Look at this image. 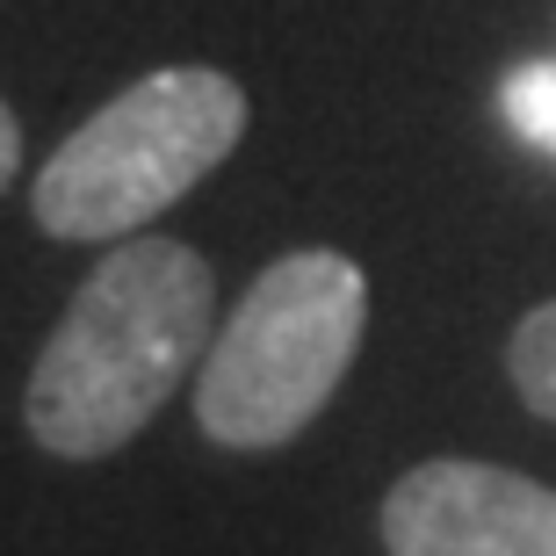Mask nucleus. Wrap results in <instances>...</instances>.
Instances as JSON below:
<instances>
[{"instance_id":"obj_1","label":"nucleus","mask_w":556,"mask_h":556,"mask_svg":"<svg viewBox=\"0 0 556 556\" xmlns=\"http://www.w3.org/2000/svg\"><path fill=\"white\" fill-rule=\"evenodd\" d=\"M210 318H217V275L181 239L138 231L109 261H94L22 391L37 448L65 463H102L130 448L152 413L203 369Z\"/></svg>"},{"instance_id":"obj_2","label":"nucleus","mask_w":556,"mask_h":556,"mask_svg":"<svg viewBox=\"0 0 556 556\" xmlns=\"http://www.w3.org/2000/svg\"><path fill=\"white\" fill-rule=\"evenodd\" d=\"M247 138V87L217 65H160L102 102L43 160L29 217L65 247L138 239L160 210L231 160Z\"/></svg>"},{"instance_id":"obj_3","label":"nucleus","mask_w":556,"mask_h":556,"mask_svg":"<svg viewBox=\"0 0 556 556\" xmlns=\"http://www.w3.org/2000/svg\"><path fill=\"white\" fill-rule=\"evenodd\" d=\"M362 326L369 275L348 253L304 247L268 261L195 369V427L217 448H282L354 369Z\"/></svg>"},{"instance_id":"obj_4","label":"nucleus","mask_w":556,"mask_h":556,"mask_svg":"<svg viewBox=\"0 0 556 556\" xmlns=\"http://www.w3.org/2000/svg\"><path fill=\"white\" fill-rule=\"evenodd\" d=\"M391 556H556V492L498 463L433 455L383 492Z\"/></svg>"},{"instance_id":"obj_5","label":"nucleus","mask_w":556,"mask_h":556,"mask_svg":"<svg viewBox=\"0 0 556 556\" xmlns=\"http://www.w3.org/2000/svg\"><path fill=\"white\" fill-rule=\"evenodd\" d=\"M506 369H514V391L535 419H556V296L535 304L514 326V348H506Z\"/></svg>"},{"instance_id":"obj_6","label":"nucleus","mask_w":556,"mask_h":556,"mask_svg":"<svg viewBox=\"0 0 556 556\" xmlns=\"http://www.w3.org/2000/svg\"><path fill=\"white\" fill-rule=\"evenodd\" d=\"M498 116L520 144H535L556 160V59H528L498 80Z\"/></svg>"},{"instance_id":"obj_7","label":"nucleus","mask_w":556,"mask_h":556,"mask_svg":"<svg viewBox=\"0 0 556 556\" xmlns=\"http://www.w3.org/2000/svg\"><path fill=\"white\" fill-rule=\"evenodd\" d=\"M15 160H22V124H15V109L0 102V195L15 181Z\"/></svg>"}]
</instances>
